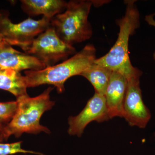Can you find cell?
<instances>
[{
  "label": "cell",
  "instance_id": "cell-15",
  "mask_svg": "<svg viewBox=\"0 0 155 155\" xmlns=\"http://www.w3.org/2000/svg\"><path fill=\"white\" fill-rule=\"evenodd\" d=\"M22 141L12 143H0V155H12L19 153H30L44 155L38 153L23 149L22 148Z\"/></svg>",
  "mask_w": 155,
  "mask_h": 155
},
{
  "label": "cell",
  "instance_id": "cell-2",
  "mask_svg": "<svg viewBox=\"0 0 155 155\" xmlns=\"http://www.w3.org/2000/svg\"><path fill=\"white\" fill-rule=\"evenodd\" d=\"M53 90L49 87L38 96L30 97L28 95L16 100L17 111L8 125L0 133V143L8 141L12 135L18 138L23 133H50L49 129L41 125L40 121L43 114L54 105L55 102L50 99Z\"/></svg>",
  "mask_w": 155,
  "mask_h": 155
},
{
  "label": "cell",
  "instance_id": "cell-17",
  "mask_svg": "<svg viewBox=\"0 0 155 155\" xmlns=\"http://www.w3.org/2000/svg\"><path fill=\"white\" fill-rule=\"evenodd\" d=\"M4 38H3L2 35L1 34V33H0V42H1L3 40H4Z\"/></svg>",
  "mask_w": 155,
  "mask_h": 155
},
{
  "label": "cell",
  "instance_id": "cell-1",
  "mask_svg": "<svg viewBox=\"0 0 155 155\" xmlns=\"http://www.w3.org/2000/svg\"><path fill=\"white\" fill-rule=\"evenodd\" d=\"M125 2V15L116 20L119 30L116 42L106 54L97 58L94 64L119 72L128 80L131 78H140L142 72L133 67L128 53L130 37L135 33L140 24V13L135 1Z\"/></svg>",
  "mask_w": 155,
  "mask_h": 155
},
{
  "label": "cell",
  "instance_id": "cell-7",
  "mask_svg": "<svg viewBox=\"0 0 155 155\" xmlns=\"http://www.w3.org/2000/svg\"><path fill=\"white\" fill-rule=\"evenodd\" d=\"M140 78H131L127 80L122 117L130 126L144 128L150 120L151 114L143 100Z\"/></svg>",
  "mask_w": 155,
  "mask_h": 155
},
{
  "label": "cell",
  "instance_id": "cell-4",
  "mask_svg": "<svg viewBox=\"0 0 155 155\" xmlns=\"http://www.w3.org/2000/svg\"><path fill=\"white\" fill-rule=\"evenodd\" d=\"M93 1L71 0L67 2L64 13L57 14L51 19V26L66 44L73 46L89 39L92 28L88 18Z\"/></svg>",
  "mask_w": 155,
  "mask_h": 155
},
{
  "label": "cell",
  "instance_id": "cell-16",
  "mask_svg": "<svg viewBox=\"0 0 155 155\" xmlns=\"http://www.w3.org/2000/svg\"><path fill=\"white\" fill-rule=\"evenodd\" d=\"M145 19L149 25L155 27V20L154 18V14L147 15Z\"/></svg>",
  "mask_w": 155,
  "mask_h": 155
},
{
  "label": "cell",
  "instance_id": "cell-13",
  "mask_svg": "<svg viewBox=\"0 0 155 155\" xmlns=\"http://www.w3.org/2000/svg\"><path fill=\"white\" fill-rule=\"evenodd\" d=\"M112 71L94 63L80 75L87 79L94 87L95 92L104 95Z\"/></svg>",
  "mask_w": 155,
  "mask_h": 155
},
{
  "label": "cell",
  "instance_id": "cell-3",
  "mask_svg": "<svg viewBox=\"0 0 155 155\" xmlns=\"http://www.w3.org/2000/svg\"><path fill=\"white\" fill-rule=\"evenodd\" d=\"M96 49L93 45L85 46L80 51L61 64L38 71L26 70L24 79L27 88L49 84L55 87L59 93L65 91L64 83L70 78L80 75L94 63Z\"/></svg>",
  "mask_w": 155,
  "mask_h": 155
},
{
  "label": "cell",
  "instance_id": "cell-6",
  "mask_svg": "<svg viewBox=\"0 0 155 155\" xmlns=\"http://www.w3.org/2000/svg\"><path fill=\"white\" fill-rule=\"evenodd\" d=\"M51 19L43 17L39 20L28 18L14 23L7 12H0V33L11 45L22 49L51 26Z\"/></svg>",
  "mask_w": 155,
  "mask_h": 155
},
{
  "label": "cell",
  "instance_id": "cell-5",
  "mask_svg": "<svg viewBox=\"0 0 155 155\" xmlns=\"http://www.w3.org/2000/svg\"><path fill=\"white\" fill-rule=\"evenodd\" d=\"M22 49L41 61L46 67L67 60L76 52L75 48L66 44L58 37L51 26Z\"/></svg>",
  "mask_w": 155,
  "mask_h": 155
},
{
  "label": "cell",
  "instance_id": "cell-18",
  "mask_svg": "<svg viewBox=\"0 0 155 155\" xmlns=\"http://www.w3.org/2000/svg\"><path fill=\"white\" fill-rule=\"evenodd\" d=\"M153 58L154 60L155 61V51L153 54Z\"/></svg>",
  "mask_w": 155,
  "mask_h": 155
},
{
  "label": "cell",
  "instance_id": "cell-8",
  "mask_svg": "<svg viewBox=\"0 0 155 155\" xmlns=\"http://www.w3.org/2000/svg\"><path fill=\"white\" fill-rule=\"evenodd\" d=\"M110 119L105 96L95 92L78 115L69 117L68 133L80 137L91 122H102Z\"/></svg>",
  "mask_w": 155,
  "mask_h": 155
},
{
  "label": "cell",
  "instance_id": "cell-9",
  "mask_svg": "<svg viewBox=\"0 0 155 155\" xmlns=\"http://www.w3.org/2000/svg\"><path fill=\"white\" fill-rule=\"evenodd\" d=\"M4 40L0 42V69L38 71L45 68L43 63L33 56L15 49Z\"/></svg>",
  "mask_w": 155,
  "mask_h": 155
},
{
  "label": "cell",
  "instance_id": "cell-14",
  "mask_svg": "<svg viewBox=\"0 0 155 155\" xmlns=\"http://www.w3.org/2000/svg\"><path fill=\"white\" fill-rule=\"evenodd\" d=\"M17 101L0 102V133L13 119L17 111Z\"/></svg>",
  "mask_w": 155,
  "mask_h": 155
},
{
  "label": "cell",
  "instance_id": "cell-12",
  "mask_svg": "<svg viewBox=\"0 0 155 155\" xmlns=\"http://www.w3.org/2000/svg\"><path fill=\"white\" fill-rule=\"evenodd\" d=\"M24 76L19 72L0 69V89L11 93L17 99L28 96Z\"/></svg>",
  "mask_w": 155,
  "mask_h": 155
},
{
  "label": "cell",
  "instance_id": "cell-10",
  "mask_svg": "<svg viewBox=\"0 0 155 155\" xmlns=\"http://www.w3.org/2000/svg\"><path fill=\"white\" fill-rule=\"evenodd\" d=\"M127 86V78L115 71L111 73L104 96L110 119L123 117V104Z\"/></svg>",
  "mask_w": 155,
  "mask_h": 155
},
{
  "label": "cell",
  "instance_id": "cell-11",
  "mask_svg": "<svg viewBox=\"0 0 155 155\" xmlns=\"http://www.w3.org/2000/svg\"><path fill=\"white\" fill-rule=\"evenodd\" d=\"M21 8L30 16L43 15L51 19L67 8V2L63 0H22Z\"/></svg>",
  "mask_w": 155,
  "mask_h": 155
}]
</instances>
